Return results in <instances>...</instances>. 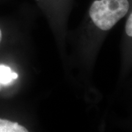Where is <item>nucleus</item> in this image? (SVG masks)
Wrapping results in <instances>:
<instances>
[{"label":"nucleus","mask_w":132,"mask_h":132,"mask_svg":"<svg viewBox=\"0 0 132 132\" xmlns=\"http://www.w3.org/2000/svg\"><path fill=\"white\" fill-rule=\"evenodd\" d=\"M128 0H96L89 9V16L97 27L103 31L111 29L127 14Z\"/></svg>","instance_id":"f257e3e1"},{"label":"nucleus","mask_w":132,"mask_h":132,"mask_svg":"<svg viewBox=\"0 0 132 132\" xmlns=\"http://www.w3.org/2000/svg\"><path fill=\"white\" fill-rule=\"evenodd\" d=\"M28 130L17 122L0 119V132H27Z\"/></svg>","instance_id":"f03ea898"},{"label":"nucleus","mask_w":132,"mask_h":132,"mask_svg":"<svg viewBox=\"0 0 132 132\" xmlns=\"http://www.w3.org/2000/svg\"><path fill=\"white\" fill-rule=\"evenodd\" d=\"M17 78L18 74L12 72L10 67L4 65H0V84L7 85Z\"/></svg>","instance_id":"7ed1b4c3"},{"label":"nucleus","mask_w":132,"mask_h":132,"mask_svg":"<svg viewBox=\"0 0 132 132\" xmlns=\"http://www.w3.org/2000/svg\"><path fill=\"white\" fill-rule=\"evenodd\" d=\"M125 30L128 36L131 37L132 36V14L131 13L130 14L129 16L128 17L127 20L126 22L125 25Z\"/></svg>","instance_id":"20e7f679"},{"label":"nucleus","mask_w":132,"mask_h":132,"mask_svg":"<svg viewBox=\"0 0 132 132\" xmlns=\"http://www.w3.org/2000/svg\"><path fill=\"white\" fill-rule=\"evenodd\" d=\"M1 39H2V32H1V30L0 29V42L1 41Z\"/></svg>","instance_id":"39448f33"}]
</instances>
